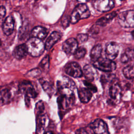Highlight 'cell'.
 I'll use <instances>...</instances> for the list:
<instances>
[{
    "label": "cell",
    "instance_id": "cell-1",
    "mask_svg": "<svg viewBox=\"0 0 134 134\" xmlns=\"http://www.w3.org/2000/svg\"><path fill=\"white\" fill-rule=\"evenodd\" d=\"M28 53L34 57L40 56L45 50L44 44L41 40L31 37L26 43Z\"/></svg>",
    "mask_w": 134,
    "mask_h": 134
},
{
    "label": "cell",
    "instance_id": "cell-2",
    "mask_svg": "<svg viewBox=\"0 0 134 134\" xmlns=\"http://www.w3.org/2000/svg\"><path fill=\"white\" fill-rule=\"evenodd\" d=\"M90 16V12L87 5L84 3H80L74 9L70 18V22L76 24L80 20L85 19Z\"/></svg>",
    "mask_w": 134,
    "mask_h": 134
},
{
    "label": "cell",
    "instance_id": "cell-3",
    "mask_svg": "<svg viewBox=\"0 0 134 134\" xmlns=\"http://www.w3.org/2000/svg\"><path fill=\"white\" fill-rule=\"evenodd\" d=\"M57 87L61 94H73L74 90L76 88L74 82L68 77L64 76L61 80L57 81Z\"/></svg>",
    "mask_w": 134,
    "mask_h": 134
},
{
    "label": "cell",
    "instance_id": "cell-4",
    "mask_svg": "<svg viewBox=\"0 0 134 134\" xmlns=\"http://www.w3.org/2000/svg\"><path fill=\"white\" fill-rule=\"evenodd\" d=\"M133 15V10L122 12L118 16V22L122 27L132 28L134 24Z\"/></svg>",
    "mask_w": 134,
    "mask_h": 134
},
{
    "label": "cell",
    "instance_id": "cell-5",
    "mask_svg": "<svg viewBox=\"0 0 134 134\" xmlns=\"http://www.w3.org/2000/svg\"><path fill=\"white\" fill-rule=\"evenodd\" d=\"M93 64L95 68L105 72H112L116 68V64L113 60L101 57L94 62Z\"/></svg>",
    "mask_w": 134,
    "mask_h": 134
},
{
    "label": "cell",
    "instance_id": "cell-6",
    "mask_svg": "<svg viewBox=\"0 0 134 134\" xmlns=\"http://www.w3.org/2000/svg\"><path fill=\"white\" fill-rule=\"evenodd\" d=\"M90 127L95 134H109L107 124L101 119H95L90 124Z\"/></svg>",
    "mask_w": 134,
    "mask_h": 134
},
{
    "label": "cell",
    "instance_id": "cell-7",
    "mask_svg": "<svg viewBox=\"0 0 134 134\" xmlns=\"http://www.w3.org/2000/svg\"><path fill=\"white\" fill-rule=\"evenodd\" d=\"M64 70L67 74L73 77H80L83 75L81 66L76 62L69 63L65 65Z\"/></svg>",
    "mask_w": 134,
    "mask_h": 134
},
{
    "label": "cell",
    "instance_id": "cell-8",
    "mask_svg": "<svg viewBox=\"0 0 134 134\" xmlns=\"http://www.w3.org/2000/svg\"><path fill=\"white\" fill-rule=\"evenodd\" d=\"M36 114V134H44L47 125V117L44 111Z\"/></svg>",
    "mask_w": 134,
    "mask_h": 134
},
{
    "label": "cell",
    "instance_id": "cell-9",
    "mask_svg": "<svg viewBox=\"0 0 134 134\" xmlns=\"http://www.w3.org/2000/svg\"><path fill=\"white\" fill-rule=\"evenodd\" d=\"M19 91L25 94V96L29 98H35L37 96V93L32 85L29 81H24L19 85Z\"/></svg>",
    "mask_w": 134,
    "mask_h": 134
},
{
    "label": "cell",
    "instance_id": "cell-10",
    "mask_svg": "<svg viewBox=\"0 0 134 134\" xmlns=\"http://www.w3.org/2000/svg\"><path fill=\"white\" fill-rule=\"evenodd\" d=\"M119 50V46L116 42L113 41L109 42L106 47V58L110 60H114L118 54Z\"/></svg>",
    "mask_w": 134,
    "mask_h": 134
},
{
    "label": "cell",
    "instance_id": "cell-11",
    "mask_svg": "<svg viewBox=\"0 0 134 134\" xmlns=\"http://www.w3.org/2000/svg\"><path fill=\"white\" fill-rule=\"evenodd\" d=\"M78 48V43L73 38L66 39L62 44V50L67 54H74Z\"/></svg>",
    "mask_w": 134,
    "mask_h": 134
},
{
    "label": "cell",
    "instance_id": "cell-12",
    "mask_svg": "<svg viewBox=\"0 0 134 134\" xmlns=\"http://www.w3.org/2000/svg\"><path fill=\"white\" fill-rule=\"evenodd\" d=\"M15 21L12 16H7L3 21L2 27L4 34L6 36L10 35L14 30Z\"/></svg>",
    "mask_w": 134,
    "mask_h": 134
},
{
    "label": "cell",
    "instance_id": "cell-13",
    "mask_svg": "<svg viewBox=\"0 0 134 134\" xmlns=\"http://www.w3.org/2000/svg\"><path fill=\"white\" fill-rule=\"evenodd\" d=\"M95 7L98 11L105 12L111 10L114 6V0H98Z\"/></svg>",
    "mask_w": 134,
    "mask_h": 134
},
{
    "label": "cell",
    "instance_id": "cell-14",
    "mask_svg": "<svg viewBox=\"0 0 134 134\" xmlns=\"http://www.w3.org/2000/svg\"><path fill=\"white\" fill-rule=\"evenodd\" d=\"M62 34L58 31H53L47 39L44 44L45 49L50 50L61 38Z\"/></svg>",
    "mask_w": 134,
    "mask_h": 134
},
{
    "label": "cell",
    "instance_id": "cell-15",
    "mask_svg": "<svg viewBox=\"0 0 134 134\" xmlns=\"http://www.w3.org/2000/svg\"><path fill=\"white\" fill-rule=\"evenodd\" d=\"M109 95L114 100H119L121 95V88L118 83H114L109 88Z\"/></svg>",
    "mask_w": 134,
    "mask_h": 134
},
{
    "label": "cell",
    "instance_id": "cell-16",
    "mask_svg": "<svg viewBox=\"0 0 134 134\" xmlns=\"http://www.w3.org/2000/svg\"><path fill=\"white\" fill-rule=\"evenodd\" d=\"M96 68L91 65H86L84 66L82 71V74L84 75L87 81H92L95 79L97 72Z\"/></svg>",
    "mask_w": 134,
    "mask_h": 134
},
{
    "label": "cell",
    "instance_id": "cell-17",
    "mask_svg": "<svg viewBox=\"0 0 134 134\" xmlns=\"http://www.w3.org/2000/svg\"><path fill=\"white\" fill-rule=\"evenodd\" d=\"M28 53L27 49L25 44H21L16 46L13 52V56L18 60L25 58Z\"/></svg>",
    "mask_w": 134,
    "mask_h": 134
},
{
    "label": "cell",
    "instance_id": "cell-18",
    "mask_svg": "<svg viewBox=\"0 0 134 134\" xmlns=\"http://www.w3.org/2000/svg\"><path fill=\"white\" fill-rule=\"evenodd\" d=\"M78 95L82 103H87L91 100L92 97V93L87 88L81 87L78 90Z\"/></svg>",
    "mask_w": 134,
    "mask_h": 134
},
{
    "label": "cell",
    "instance_id": "cell-19",
    "mask_svg": "<svg viewBox=\"0 0 134 134\" xmlns=\"http://www.w3.org/2000/svg\"><path fill=\"white\" fill-rule=\"evenodd\" d=\"M48 31L47 29L41 26L35 27L31 32V37L38 38L40 40L44 39L47 36Z\"/></svg>",
    "mask_w": 134,
    "mask_h": 134
},
{
    "label": "cell",
    "instance_id": "cell-20",
    "mask_svg": "<svg viewBox=\"0 0 134 134\" xmlns=\"http://www.w3.org/2000/svg\"><path fill=\"white\" fill-rule=\"evenodd\" d=\"M116 15L117 14L115 12L107 14L105 16L97 20V21L96 22V25L98 26H105L108 23H109L112 20V19H113Z\"/></svg>",
    "mask_w": 134,
    "mask_h": 134
},
{
    "label": "cell",
    "instance_id": "cell-21",
    "mask_svg": "<svg viewBox=\"0 0 134 134\" xmlns=\"http://www.w3.org/2000/svg\"><path fill=\"white\" fill-rule=\"evenodd\" d=\"M102 52V47L100 44H97L92 49L90 53L91 60L94 62L97 61L101 57Z\"/></svg>",
    "mask_w": 134,
    "mask_h": 134
},
{
    "label": "cell",
    "instance_id": "cell-22",
    "mask_svg": "<svg viewBox=\"0 0 134 134\" xmlns=\"http://www.w3.org/2000/svg\"><path fill=\"white\" fill-rule=\"evenodd\" d=\"M39 82L41 84L43 90L50 96H51L54 91V87L53 84L49 81L43 79H41L39 80Z\"/></svg>",
    "mask_w": 134,
    "mask_h": 134
},
{
    "label": "cell",
    "instance_id": "cell-23",
    "mask_svg": "<svg viewBox=\"0 0 134 134\" xmlns=\"http://www.w3.org/2000/svg\"><path fill=\"white\" fill-rule=\"evenodd\" d=\"M10 93L8 89L4 88L0 90V105L7 104L10 99Z\"/></svg>",
    "mask_w": 134,
    "mask_h": 134
},
{
    "label": "cell",
    "instance_id": "cell-24",
    "mask_svg": "<svg viewBox=\"0 0 134 134\" xmlns=\"http://www.w3.org/2000/svg\"><path fill=\"white\" fill-rule=\"evenodd\" d=\"M133 57V50L132 49L128 48L125 52L121 55L120 61L121 62L125 63L130 61Z\"/></svg>",
    "mask_w": 134,
    "mask_h": 134
},
{
    "label": "cell",
    "instance_id": "cell-25",
    "mask_svg": "<svg viewBox=\"0 0 134 134\" xmlns=\"http://www.w3.org/2000/svg\"><path fill=\"white\" fill-rule=\"evenodd\" d=\"M50 59L48 55H46L40 61L39 64V69L41 71L46 72L49 70L50 66Z\"/></svg>",
    "mask_w": 134,
    "mask_h": 134
},
{
    "label": "cell",
    "instance_id": "cell-26",
    "mask_svg": "<svg viewBox=\"0 0 134 134\" xmlns=\"http://www.w3.org/2000/svg\"><path fill=\"white\" fill-rule=\"evenodd\" d=\"M123 74L125 77L128 79L131 80L133 78L134 72L133 66L132 65H128L125 67L123 69Z\"/></svg>",
    "mask_w": 134,
    "mask_h": 134
},
{
    "label": "cell",
    "instance_id": "cell-27",
    "mask_svg": "<svg viewBox=\"0 0 134 134\" xmlns=\"http://www.w3.org/2000/svg\"><path fill=\"white\" fill-rule=\"evenodd\" d=\"M86 53V49L83 47H81L80 48H77V49L74 53V55L75 58H76V59H80L85 56Z\"/></svg>",
    "mask_w": 134,
    "mask_h": 134
},
{
    "label": "cell",
    "instance_id": "cell-28",
    "mask_svg": "<svg viewBox=\"0 0 134 134\" xmlns=\"http://www.w3.org/2000/svg\"><path fill=\"white\" fill-rule=\"evenodd\" d=\"M88 39V35L85 34H78L76 38V41L77 43H83L87 40Z\"/></svg>",
    "mask_w": 134,
    "mask_h": 134
},
{
    "label": "cell",
    "instance_id": "cell-29",
    "mask_svg": "<svg viewBox=\"0 0 134 134\" xmlns=\"http://www.w3.org/2000/svg\"><path fill=\"white\" fill-rule=\"evenodd\" d=\"M44 111V105L42 100L39 101L36 105V114Z\"/></svg>",
    "mask_w": 134,
    "mask_h": 134
},
{
    "label": "cell",
    "instance_id": "cell-30",
    "mask_svg": "<svg viewBox=\"0 0 134 134\" xmlns=\"http://www.w3.org/2000/svg\"><path fill=\"white\" fill-rule=\"evenodd\" d=\"M84 84L85 85V86L86 87V88L87 89H88L89 90H90L92 92H94L95 93L97 91V88L96 87L93 85L91 82H90L89 81H84Z\"/></svg>",
    "mask_w": 134,
    "mask_h": 134
},
{
    "label": "cell",
    "instance_id": "cell-31",
    "mask_svg": "<svg viewBox=\"0 0 134 134\" xmlns=\"http://www.w3.org/2000/svg\"><path fill=\"white\" fill-rule=\"evenodd\" d=\"M6 8L5 7L0 5V26L2 25V21L6 15Z\"/></svg>",
    "mask_w": 134,
    "mask_h": 134
},
{
    "label": "cell",
    "instance_id": "cell-32",
    "mask_svg": "<svg viewBox=\"0 0 134 134\" xmlns=\"http://www.w3.org/2000/svg\"><path fill=\"white\" fill-rule=\"evenodd\" d=\"M41 72V71L39 69H35L34 70H32L30 71L27 74L29 75L30 76L32 77H35L36 76H38Z\"/></svg>",
    "mask_w": 134,
    "mask_h": 134
},
{
    "label": "cell",
    "instance_id": "cell-33",
    "mask_svg": "<svg viewBox=\"0 0 134 134\" xmlns=\"http://www.w3.org/2000/svg\"><path fill=\"white\" fill-rule=\"evenodd\" d=\"M70 22V19H68L67 17H66V18H62V26H63L64 27H66L69 25V23Z\"/></svg>",
    "mask_w": 134,
    "mask_h": 134
},
{
    "label": "cell",
    "instance_id": "cell-34",
    "mask_svg": "<svg viewBox=\"0 0 134 134\" xmlns=\"http://www.w3.org/2000/svg\"><path fill=\"white\" fill-rule=\"evenodd\" d=\"M97 29H98V28L97 27H95V26H93L92 28H91V30L90 31V32H92V33H96V31H98V29L97 30Z\"/></svg>",
    "mask_w": 134,
    "mask_h": 134
},
{
    "label": "cell",
    "instance_id": "cell-35",
    "mask_svg": "<svg viewBox=\"0 0 134 134\" xmlns=\"http://www.w3.org/2000/svg\"><path fill=\"white\" fill-rule=\"evenodd\" d=\"M77 1L80 2H81V3H84V2H86V1H87L88 0H77Z\"/></svg>",
    "mask_w": 134,
    "mask_h": 134
},
{
    "label": "cell",
    "instance_id": "cell-36",
    "mask_svg": "<svg viewBox=\"0 0 134 134\" xmlns=\"http://www.w3.org/2000/svg\"><path fill=\"white\" fill-rule=\"evenodd\" d=\"M44 134H53V133L50 131H48V132H47L46 133H44Z\"/></svg>",
    "mask_w": 134,
    "mask_h": 134
},
{
    "label": "cell",
    "instance_id": "cell-37",
    "mask_svg": "<svg viewBox=\"0 0 134 134\" xmlns=\"http://www.w3.org/2000/svg\"><path fill=\"white\" fill-rule=\"evenodd\" d=\"M1 44H2V42H1V40H0V46H1Z\"/></svg>",
    "mask_w": 134,
    "mask_h": 134
}]
</instances>
